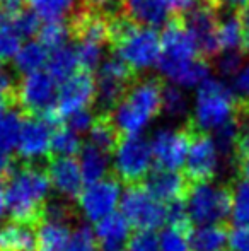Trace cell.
Wrapping results in <instances>:
<instances>
[{"label":"cell","instance_id":"6da1fadb","mask_svg":"<svg viewBox=\"0 0 249 251\" xmlns=\"http://www.w3.org/2000/svg\"><path fill=\"white\" fill-rule=\"evenodd\" d=\"M50 176L43 164L16 161L5 179L7 214L10 221L40 227L45 205L50 199Z\"/></svg>","mask_w":249,"mask_h":251},{"label":"cell","instance_id":"7a4b0ae2","mask_svg":"<svg viewBox=\"0 0 249 251\" xmlns=\"http://www.w3.org/2000/svg\"><path fill=\"white\" fill-rule=\"evenodd\" d=\"M166 80L159 75H138L120 104L110 113L121 135L140 133L162 113V91Z\"/></svg>","mask_w":249,"mask_h":251},{"label":"cell","instance_id":"3957f363","mask_svg":"<svg viewBox=\"0 0 249 251\" xmlns=\"http://www.w3.org/2000/svg\"><path fill=\"white\" fill-rule=\"evenodd\" d=\"M237 106L239 100L234 89L224 80L208 77L196 87L195 108L186 123L200 132H213L236 116Z\"/></svg>","mask_w":249,"mask_h":251},{"label":"cell","instance_id":"277c9868","mask_svg":"<svg viewBox=\"0 0 249 251\" xmlns=\"http://www.w3.org/2000/svg\"><path fill=\"white\" fill-rule=\"evenodd\" d=\"M186 205L195 226L224 224L232 217V192L229 181L220 185L213 181L191 185Z\"/></svg>","mask_w":249,"mask_h":251},{"label":"cell","instance_id":"5b68a950","mask_svg":"<svg viewBox=\"0 0 249 251\" xmlns=\"http://www.w3.org/2000/svg\"><path fill=\"white\" fill-rule=\"evenodd\" d=\"M96 72V113L113 111L140 75L114 53L103 60Z\"/></svg>","mask_w":249,"mask_h":251},{"label":"cell","instance_id":"8992f818","mask_svg":"<svg viewBox=\"0 0 249 251\" xmlns=\"http://www.w3.org/2000/svg\"><path fill=\"white\" fill-rule=\"evenodd\" d=\"M152 162V146L142 133L125 135L111 157V171L121 185L133 186L145 179Z\"/></svg>","mask_w":249,"mask_h":251},{"label":"cell","instance_id":"52a82bcc","mask_svg":"<svg viewBox=\"0 0 249 251\" xmlns=\"http://www.w3.org/2000/svg\"><path fill=\"white\" fill-rule=\"evenodd\" d=\"M120 212L136 231H156L167 221L166 203L154 199L142 185L125 186Z\"/></svg>","mask_w":249,"mask_h":251},{"label":"cell","instance_id":"ba28073f","mask_svg":"<svg viewBox=\"0 0 249 251\" xmlns=\"http://www.w3.org/2000/svg\"><path fill=\"white\" fill-rule=\"evenodd\" d=\"M125 60L133 70H147L157 65L160 56V36L157 29L143 27L136 24L130 33H126L110 50Z\"/></svg>","mask_w":249,"mask_h":251},{"label":"cell","instance_id":"9c48e42d","mask_svg":"<svg viewBox=\"0 0 249 251\" xmlns=\"http://www.w3.org/2000/svg\"><path fill=\"white\" fill-rule=\"evenodd\" d=\"M57 84L45 70L23 75L17 84V109L24 116H43L57 106Z\"/></svg>","mask_w":249,"mask_h":251},{"label":"cell","instance_id":"30bf717a","mask_svg":"<svg viewBox=\"0 0 249 251\" xmlns=\"http://www.w3.org/2000/svg\"><path fill=\"white\" fill-rule=\"evenodd\" d=\"M180 17L189 31V34L193 36V40L196 41L200 55L208 62H212L220 53L219 38H217L219 10L206 0H200L198 3H195L191 9L183 12Z\"/></svg>","mask_w":249,"mask_h":251},{"label":"cell","instance_id":"8fae6325","mask_svg":"<svg viewBox=\"0 0 249 251\" xmlns=\"http://www.w3.org/2000/svg\"><path fill=\"white\" fill-rule=\"evenodd\" d=\"M188 128L191 137H189V149L183 169L184 176L191 185L213 181L219 168V151H217L215 140L210 133L195 130L189 125Z\"/></svg>","mask_w":249,"mask_h":251},{"label":"cell","instance_id":"7c38bea8","mask_svg":"<svg viewBox=\"0 0 249 251\" xmlns=\"http://www.w3.org/2000/svg\"><path fill=\"white\" fill-rule=\"evenodd\" d=\"M120 179L113 173L101 181L87 185L77 200L84 217L96 224L97 221L114 212L118 201H120Z\"/></svg>","mask_w":249,"mask_h":251},{"label":"cell","instance_id":"4fadbf2b","mask_svg":"<svg viewBox=\"0 0 249 251\" xmlns=\"http://www.w3.org/2000/svg\"><path fill=\"white\" fill-rule=\"evenodd\" d=\"M53 128L40 116H24L17 142L16 161L27 164H41L43 159H50Z\"/></svg>","mask_w":249,"mask_h":251},{"label":"cell","instance_id":"5bb4252c","mask_svg":"<svg viewBox=\"0 0 249 251\" xmlns=\"http://www.w3.org/2000/svg\"><path fill=\"white\" fill-rule=\"evenodd\" d=\"M189 137H191V133H189L186 123H184V126L176 130H157L154 133L152 140H150L154 162H156L157 168L180 171L186 162Z\"/></svg>","mask_w":249,"mask_h":251},{"label":"cell","instance_id":"9a60e30c","mask_svg":"<svg viewBox=\"0 0 249 251\" xmlns=\"http://www.w3.org/2000/svg\"><path fill=\"white\" fill-rule=\"evenodd\" d=\"M96 101V79L87 70H79L75 75L62 82L57 98V111L67 118L80 109L92 108Z\"/></svg>","mask_w":249,"mask_h":251},{"label":"cell","instance_id":"2e32d148","mask_svg":"<svg viewBox=\"0 0 249 251\" xmlns=\"http://www.w3.org/2000/svg\"><path fill=\"white\" fill-rule=\"evenodd\" d=\"M202 56L196 41L189 34L180 16H173L160 33V56L164 62H188Z\"/></svg>","mask_w":249,"mask_h":251},{"label":"cell","instance_id":"e0dca14e","mask_svg":"<svg viewBox=\"0 0 249 251\" xmlns=\"http://www.w3.org/2000/svg\"><path fill=\"white\" fill-rule=\"evenodd\" d=\"M140 185L156 200L162 203H171L174 200H186L191 183L183 171H173L154 166Z\"/></svg>","mask_w":249,"mask_h":251},{"label":"cell","instance_id":"ac0fdd59","mask_svg":"<svg viewBox=\"0 0 249 251\" xmlns=\"http://www.w3.org/2000/svg\"><path fill=\"white\" fill-rule=\"evenodd\" d=\"M51 186L58 192V195L67 200H79L84 190V176L80 171V164L73 157H51L46 166Z\"/></svg>","mask_w":249,"mask_h":251},{"label":"cell","instance_id":"d6986e66","mask_svg":"<svg viewBox=\"0 0 249 251\" xmlns=\"http://www.w3.org/2000/svg\"><path fill=\"white\" fill-rule=\"evenodd\" d=\"M157 69L164 79L176 84L180 87H198L203 80H206L212 72V62L203 56H196L188 62H157Z\"/></svg>","mask_w":249,"mask_h":251},{"label":"cell","instance_id":"ffe728a7","mask_svg":"<svg viewBox=\"0 0 249 251\" xmlns=\"http://www.w3.org/2000/svg\"><path fill=\"white\" fill-rule=\"evenodd\" d=\"M94 234L101 251H125L133 232L128 219L114 210L94 224Z\"/></svg>","mask_w":249,"mask_h":251},{"label":"cell","instance_id":"44dd1931","mask_svg":"<svg viewBox=\"0 0 249 251\" xmlns=\"http://www.w3.org/2000/svg\"><path fill=\"white\" fill-rule=\"evenodd\" d=\"M121 12L143 27H164L173 14L160 0H121Z\"/></svg>","mask_w":249,"mask_h":251},{"label":"cell","instance_id":"7402d4cb","mask_svg":"<svg viewBox=\"0 0 249 251\" xmlns=\"http://www.w3.org/2000/svg\"><path fill=\"white\" fill-rule=\"evenodd\" d=\"M38 227L9 221L0 227V251H36Z\"/></svg>","mask_w":249,"mask_h":251},{"label":"cell","instance_id":"603a6c76","mask_svg":"<svg viewBox=\"0 0 249 251\" xmlns=\"http://www.w3.org/2000/svg\"><path fill=\"white\" fill-rule=\"evenodd\" d=\"M79 164L84 176L86 185H92L96 181H101L103 178L110 176L111 173V155L97 149L91 142H84L82 149L79 152Z\"/></svg>","mask_w":249,"mask_h":251},{"label":"cell","instance_id":"cb8c5ba5","mask_svg":"<svg viewBox=\"0 0 249 251\" xmlns=\"http://www.w3.org/2000/svg\"><path fill=\"white\" fill-rule=\"evenodd\" d=\"M229 222L195 226V229L189 232V248L191 251H222L229 238Z\"/></svg>","mask_w":249,"mask_h":251},{"label":"cell","instance_id":"d4e9b609","mask_svg":"<svg viewBox=\"0 0 249 251\" xmlns=\"http://www.w3.org/2000/svg\"><path fill=\"white\" fill-rule=\"evenodd\" d=\"M121 137L123 135L111 120L110 113H96V120H94L92 126L89 130V140L87 142H91L97 149H101L113 157Z\"/></svg>","mask_w":249,"mask_h":251},{"label":"cell","instance_id":"484cf974","mask_svg":"<svg viewBox=\"0 0 249 251\" xmlns=\"http://www.w3.org/2000/svg\"><path fill=\"white\" fill-rule=\"evenodd\" d=\"M220 51L243 50L244 29L239 12L236 10H219V29H217Z\"/></svg>","mask_w":249,"mask_h":251},{"label":"cell","instance_id":"4316f807","mask_svg":"<svg viewBox=\"0 0 249 251\" xmlns=\"http://www.w3.org/2000/svg\"><path fill=\"white\" fill-rule=\"evenodd\" d=\"M50 50L40 43V41H29L23 45L17 55L14 56V70L17 75H27L41 70L48 63Z\"/></svg>","mask_w":249,"mask_h":251},{"label":"cell","instance_id":"83f0119b","mask_svg":"<svg viewBox=\"0 0 249 251\" xmlns=\"http://www.w3.org/2000/svg\"><path fill=\"white\" fill-rule=\"evenodd\" d=\"M80 70L79 56H77L75 47H65L53 50L50 53V58L46 63V72L53 77L57 82H65L72 75H75Z\"/></svg>","mask_w":249,"mask_h":251},{"label":"cell","instance_id":"f1b7e54d","mask_svg":"<svg viewBox=\"0 0 249 251\" xmlns=\"http://www.w3.org/2000/svg\"><path fill=\"white\" fill-rule=\"evenodd\" d=\"M232 192V221L234 226L249 227V176L234 175L229 179Z\"/></svg>","mask_w":249,"mask_h":251},{"label":"cell","instance_id":"f546056e","mask_svg":"<svg viewBox=\"0 0 249 251\" xmlns=\"http://www.w3.org/2000/svg\"><path fill=\"white\" fill-rule=\"evenodd\" d=\"M73 229L65 224L43 221L38 227L36 251H65Z\"/></svg>","mask_w":249,"mask_h":251},{"label":"cell","instance_id":"4dcf8cb0","mask_svg":"<svg viewBox=\"0 0 249 251\" xmlns=\"http://www.w3.org/2000/svg\"><path fill=\"white\" fill-rule=\"evenodd\" d=\"M24 115L17 108H10L0 118V151L12 155V151L17 149L21 126Z\"/></svg>","mask_w":249,"mask_h":251},{"label":"cell","instance_id":"1f68e13d","mask_svg":"<svg viewBox=\"0 0 249 251\" xmlns=\"http://www.w3.org/2000/svg\"><path fill=\"white\" fill-rule=\"evenodd\" d=\"M21 40L14 26V16L0 10V65L14 60L21 50Z\"/></svg>","mask_w":249,"mask_h":251},{"label":"cell","instance_id":"d6a6232c","mask_svg":"<svg viewBox=\"0 0 249 251\" xmlns=\"http://www.w3.org/2000/svg\"><path fill=\"white\" fill-rule=\"evenodd\" d=\"M70 38H72V33H70V26L67 17L65 19L45 21L41 24L40 33H38V41L43 47H46L50 51L65 47Z\"/></svg>","mask_w":249,"mask_h":251},{"label":"cell","instance_id":"836d02e7","mask_svg":"<svg viewBox=\"0 0 249 251\" xmlns=\"http://www.w3.org/2000/svg\"><path fill=\"white\" fill-rule=\"evenodd\" d=\"M82 144L84 142L80 140L79 133L70 130L68 126L62 125L53 130L50 154L51 157H73V155H77L80 149H82Z\"/></svg>","mask_w":249,"mask_h":251},{"label":"cell","instance_id":"e575fe53","mask_svg":"<svg viewBox=\"0 0 249 251\" xmlns=\"http://www.w3.org/2000/svg\"><path fill=\"white\" fill-rule=\"evenodd\" d=\"M75 0H26V7L33 9L41 19H65L67 14L75 9Z\"/></svg>","mask_w":249,"mask_h":251},{"label":"cell","instance_id":"d590c367","mask_svg":"<svg viewBox=\"0 0 249 251\" xmlns=\"http://www.w3.org/2000/svg\"><path fill=\"white\" fill-rule=\"evenodd\" d=\"M162 111L169 116H184L188 113V96L176 84H164Z\"/></svg>","mask_w":249,"mask_h":251},{"label":"cell","instance_id":"8d00e7d4","mask_svg":"<svg viewBox=\"0 0 249 251\" xmlns=\"http://www.w3.org/2000/svg\"><path fill=\"white\" fill-rule=\"evenodd\" d=\"M248 56L244 55L243 50L220 51L212 60V67L222 77H236L244 69V60Z\"/></svg>","mask_w":249,"mask_h":251},{"label":"cell","instance_id":"74e56055","mask_svg":"<svg viewBox=\"0 0 249 251\" xmlns=\"http://www.w3.org/2000/svg\"><path fill=\"white\" fill-rule=\"evenodd\" d=\"M65 251H101L94 229L86 224H79L70 234Z\"/></svg>","mask_w":249,"mask_h":251},{"label":"cell","instance_id":"f35d334b","mask_svg":"<svg viewBox=\"0 0 249 251\" xmlns=\"http://www.w3.org/2000/svg\"><path fill=\"white\" fill-rule=\"evenodd\" d=\"M77 56H79L80 70H87L92 74L101 67L104 60V47L92 43H77L75 45Z\"/></svg>","mask_w":249,"mask_h":251},{"label":"cell","instance_id":"ab89813d","mask_svg":"<svg viewBox=\"0 0 249 251\" xmlns=\"http://www.w3.org/2000/svg\"><path fill=\"white\" fill-rule=\"evenodd\" d=\"M160 251H191L189 248V232L176 227H164L159 234Z\"/></svg>","mask_w":249,"mask_h":251},{"label":"cell","instance_id":"60d3db41","mask_svg":"<svg viewBox=\"0 0 249 251\" xmlns=\"http://www.w3.org/2000/svg\"><path fill=\"white\" fill-rule=\"evenodd\" d=\"M14 26L21 38H31L40 33L41 29V17L29 7H24L17 14H14Z\"/></svg>","mask_w":249,"mask_h":251},{"label":"cell","instance_id":"b9f144b4","mask_svg":"<svg viewBox=\"0 0 249 251\" xmlns=\"http://www.w3.org/2000/svg\"><path fill=\"white\" fill-rule=\"evenodd\" d=\"M126 251H160L159 236L154 231H135L126 245Z\"/></svg>","mask_w":249,"mask_h":251},{"label":"cell","instance_id":"7bdbcfd3","mask_svg":"<svg viewBox=\"0 0 249 251\" xmlns=\"http://www.w3.org/2000/svg\"><path fill=\"white\" fill-rule=\"evenodd\" d=\"M94 120H96V109L86 108V109H80V111L72 113L70 116H67V126L80 135V133H84V132H89Z\"/></svg>","mask_w":249,"mask_h":251},{"label":"cell","instance_id":"ee69618b","mask_svg":"<svg viewBox=\"0 0 249 251\" xmlns=\"http://www.w3.org/2000/svg\"><path fill=\"white\" fill-rule=\"evenodd\" d=\"M227 245L230 251H249V227L230 226Z\"/></svg>","mask_w":249,"mask_h":251},{"label":"cell","instance_id":"f6af8a7d","mask_svg":"<svg viewBox=\"0 0 249 251\" xmlns=\"http://www.w3.org/2000/svg\"><path fill=\"white\" fill-rule=\"evenodd\" d=\"M234 93L239 101L249 102V65L234 77Z\"/></svg>","mask_w":249,"mask_h":251},{"label":"cell","instance_id":"bcb514c9","mask_svg":"<svg viewBox=\"0 0 249 251\" xmlns=\"http://www.w3.org/2000/svg\"><path fill=\"white\" fill-rule=\"evenodd\" d=\"M160 2L169 9V12L173 16H181L188 9H191L195 3H198L200 0H160Z\"/></svg>","mask_w":249,"mask_h":251},{"label":"cell","instance_id":"7dc6e473","mask_svg":"<svg viewBox=\"0 0 249 251\" xmlns=\"http://www.w3.org/2000/svg\"><path fill=\"white\" fill-rule=\"evenodd\" d=\"M208 3H212L217 10H236L239 12L241 9L249 3V0H206Z\"/></svg>","mask_w":249,"mask_h":251},{"label":"cell","instance_id":"c3c4849f","mask_svg":"<svg viewBox=\"0 0 249 251\" xmlns=\"http://www.w3.org/2000/svg\"><path fill=\"white\" fill-rule=\"evenodd\" d=\"M14 164H16V159H14L12 155L0 151V181H5L7 176L12 171Z\"/></svg>","mask_w":249,"mask_h":251},{"label":"cell","instance_id":"681fc988","mask_svg":"<svg viewBox=\"0 0 249 251\" xmlns=\"http://www.w3.org/2000/svg\"><path fill=\"white\" fill-rule=\"evenodd\" d=\"M91 5L99 7V9L106 10L108 14H114L121 10V0H86Z\"/></svg>","mask_w":249,"mask_h":251},{"label":"cell","instance_id":"f907efd6","mask_svg":"<svg viewBox=\"0 0 249 251\" xmlns=\"http://www.w3.org/2000/svg\"><path fill=\"white\" fill-rule=\"evenodd\" d=\"M7 212V200H5V181H0V219Z\"/></svg>","mask_w":249,"mask_h":251},{"label":"cell","instance_id":"816d5d0a","mask_svg":"<svg viewBox=\"0 0 249 251\" xmlns=\"http://www.w3.org/2000/svg\"><path fill=\"white\" fill-rule=\"evenodd\" d=\"M243 51L244 55L249 58V31H244V38H243Z\"/></svg>","mask_w":249,"mask_h":251},{"label":"cell","instance_id":"f5cc1de1","mask_svg":"<svg viewBox=\"0 0 249 251\" xmlns=\"http://www.w3.org/2000/svg\"><path fill=\"white\" fill-rule=\"evenodd\" d=\"M10 108H12V106H10L5 100H2V98H0V118H2L3 113H5L7 109H10Z\"/></svg>","mask_w":249,"mask_h":251},{"label":"cell","instance_id":"db71d44e","mask_svg":"<svg viewBox=\"0 0 249 251\" xmlns=\"http://www.w3.org/2000/svg\"><path fill=\"white\" fill-rule=\"evenodd\" d=\"M222 251H224V250H222Z\"/></svg>","mask_w":249,"mask_h":251}]
</instances>
